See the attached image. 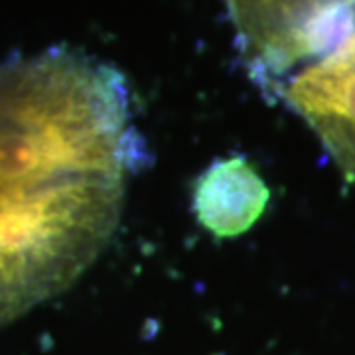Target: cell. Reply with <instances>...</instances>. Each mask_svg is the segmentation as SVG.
Masks as SVG:
<instances>
[{
    "mask_svg": "<svg viewBox=\"0 0 355 355\" xmlns=\"http://www.w3.org/2000/svg\"><path fill=\"white\" fill-rule=\"evenodd\" d=\"M268 188L241 156L217 160L193 190L198 221L217 239H233L253 227L265 211Z\"/></svg>",
    "mask_w": 355,
    "mask_h": 355,
    "instance_id": "3957f363",
    "label": "cell"
},
{
    "mask_svg": "<svg viewBox=\"0 0 355 355\" xmlns=\"http://www.w3.org/2000/svg\"><path fill=\"white\" fill-rule=\"evenodd\" d=\"M272 97L304 119L355 184V14L342 38L284 77Z\"/></svg>",
    "mask_w": 355,
    "mask_h": 355,
    "instance_id": "7a4b0ae2",
    "label": "cell"
},
{
    "mask_svg": "<svg viewBox=\"0 0 355 355\" xmlns=\"http://www.w3.org/2000/svg\"><path fill=\"white\" fill-rule=\"evenodd\" d=\"M247 71L266 97L296 67L330 50L355 0H225Z\"/></svg>",
    "mask_w": 355,
    "mask_h": 355,
    "instance_id": "6da1fadb",
    "label": "cell"
}]
</instances>
